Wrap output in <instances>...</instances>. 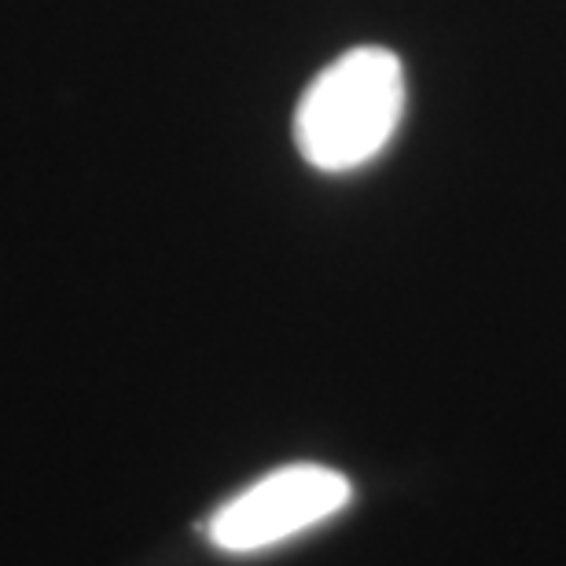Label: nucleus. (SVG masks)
Returning a JSON list of instances; mask_svg holds the SVG:
<instances>
[{"label":"nucleus","mask_w":566,"mask_h":566,"mask_svg":"<svg viewBox=\"0 0 566 566\" xmlns=\"http://www.w3.org/2000/svg\"><path fill=\"white\" fill-rule=\"evenodd\" d=\"M405 115V71L390 49H349L313 77L294 111L298 155L321 174H349L390 144Z\"/></svg>","instance_id":"obj_1"},{"label":"nucleus","mask_w":566,"mask_h":566,"mask_svg":"<svg viewBox=\"0 0 566 566\" xmlns=\"http://www.w3.org/2000/svg\"><path fill=\"white\" fill-rule=\"evenodd\" d=\"M349 496H354V485L346 482V474L321 468V463H291L218 507L207 523V537L221 552L273 548L338 515Z\"/></svg>","instance_id":"obj_2"}]
</instances>
